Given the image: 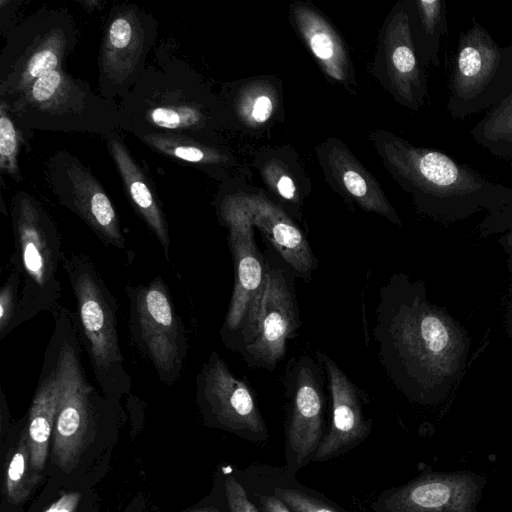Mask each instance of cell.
Listing matches in <instances>:
<instances>
[{
    "instance_id": "obj_1",
    "label": "cell",
    "mask_w": 512,
    "mask_h": 512,
    "mask_svg": "<svg viewBox=\"0 0 512 512\" xmlns=\"http://www.w3.org/2000/svg\"><path fill=\"white\" fill-rule=\"evenodd\" d=\"M372 334L389 380L413 401H441L464 373L466 331L428 300L423 282L404 273L393 274L380 288Z\"/></svg>"
},
{
    "instance_id": "obj_2",
    "label": "cell",
    "mask_w": 512,
    "mask_h": 512,
    "mask_svg": "<svg viewBox=\"0 0 512 512\" xmlns=\"http://www.w3.org/2000/svg\"><path fill=\"white\" fill-rule=\"evenodd\" d=\"M389 159L417 206L438 218L458 219L487 210L490 216L512 213V189L486 179L443 151L395 140Z\"/></svg>"
},
{
    "instance_id": "obj_3",
    "label": "cell",
    "mask_w": 512,
    "mask_h": 512,
    "mask_svg": "<svg viewBox=\"0 0 512 512\" xmlns=\"http://www.w3.org/2000/svg\"><path fill=\"white\" fill-rule=\"evenodd\" d=\"M118 104L129 132L181 134L208 141L215 126L211 97L197 73L184 61L168 56L147 64Z\"/></svg>"
},
{
    "instance_id": "obj_4",
    "label": "cell",
    "mask_w": 512,
    "mask_h": 512,
    "mask_svg": "<svg viewBox=\"0 0 512 512\" xmlns=\"http://www.w3.org/2000/svg\"><path fill=\"white\" fill-rule=\"evenodd\" d=\"M5 103L27 138L33 130L92 133L107 138L119 130L129 132L130 128L118 102L102 97L66 70L44 74Z\"/></svg>"
},
{
    "instance_id": "obj_5",
    "label": "cell",
    "mask_w": 512,
    "mask_h": 512,
    "mask_svg": "<svg viewBox=\"0 0 512 512\" xmlns=\"http://www.w3.org/2000/svg\"><path fill=\"white\" fill-rule=\"evenodd\" d=\"M14 254L11 262L21 276V290L10 333L40 312L60 306L59 266L64 258L61 235L46 209L26 191L11 202Z\"/></svg>"
},
{
    "instance_id": "obj_6",
    "label": "cell",
    "mask_w": 512,
    "mask_h": 512,
    "mask_svg": "<svg viewBox=\"0 0 512 512\" xmlns=\"http://www.w3.org/2000/svg\"><path fill=\"white\" fill-rule=\"evenodd\" d=\"M62 266L75 298L78 334L94 378L103 395L118 399L132 384L119 342L118 301L85 254L65 253Z\"/></svg>"
},
{
    "instance_id": "obj_7",
    "label": "cell",
    "mask_w": 512,
    "mask_h": 512,
    "mask_svg": "<svg viewBox=\"0 0 512 512\" xmlns=\"http://www.w3.org/2000/svg\"><path fill=\"white\" fill-rule=\"evenodd\" d=\"M77 32L73 16L60 8H43L17 24L1 50L0 100L17 97L46 73L65 70Z\"/></svg>"
},
{
    "instance_id": "obj_8",
    "label": "cell",
    "mask_w": 512,
    "mask_h": 512,
    "mask_svg": "<svg viewBox=\"0 0 512 512\" xmlns=\"http://www.w3.org/2000/svg\"><path fill=\"white\" fill-rule=\"evenodd\" d=\"M512 92V45L500 46L474 22L458 37L446 102L457 121L490 110Z\"/></svg>"
},
{
    "instance_id": "obj_9",
    "label": "cell",
    "mask_w": 512,
    "mask_h": 512,
    "mask_svg": "<svg viewBox=\"0 0 512 512\" xmlns=\"http://www.w3.org/2000/svg\"><path fill=\"white\" fill-rule=\"evenodd\" d=\"M127 326L132 344L153 367L160 382L175 384L188 352L185 326L161 276L148 284L126 285Z\"/></svg>"
},
{
    "instance_id": "obj_10",
    "label": "cell",
    "mask_w": 512,
    "mask_h": 512,
    "mask_svg": "<svg viewBox=\"0 0 512 512\" xmlns=\"http://www.w3.org/2000/svg\"><path fill=\"white\" fill-rule=\"evenodd\" d=\"M300 326L289 272L268 263L264 287L251 321L225 345L237 350L248 366L272 371Z\"/></svg>"
},
{
    "instance_id": "obj_11",
    "label": "cell",
    "mask_w": 512,
    "mask_h": 512,
    "mask_svg": "<svg viewBox=\"0 0 512 512\" xmlns=\"http://www.w3.org/2000/svg\"><path fill=\"white\" fill-rule=\"evenodd\" d=\"M158 24L144 9L116 4L108 14L98 57L99 94L111 101L124 98L146 69Z\"/></svg>"
},
{
    "instance_id": "obj_12",
    "label": "cell",
    "mask_w": 512,
    "mask_h": 512,
    "mask_svg": "<svg viewBox=\"0 0 512 512\" xmlns=\"http://www.w3.org/2000/svg\"><path fill=\"white\" fill-rule=\"evenodd\" d=\"M47 184L57 201L76 214L106 245L125 249L120 220L104 188L75 155L54 153L47 162Z\"/></svg>"
},
{
    "instance_id": "obj_13",
    "label": "cell",
    "mask_w": 512,
    "mask_h": 512,
    "mask_svg": "<svg viewBox=\"0 0 512 512\" xmlns=\"http://www.w3.org/2000/svg\"><path fill=\"white\" fill-rule=\"evenodd\" d=\"M223 217L229 227V249L234 264V285L221 328L227 343L252 319L261 296L268 261L256 247L248 216L234 207H226Z\"/></svg>"
},
{
    "instance_id": "obj_14",
    "label": "cell",
    "mask_w": 512,
    "mask_h": 512,
    "mask_svg": "<svg viewBox=\"0 0 512 512\" xmlns=\"http://www.w3.org/2000/svg\"><path fill=\"white\" fill-rule=\"evenodd\" d=\"M196 395L204 413L221 427L255 436L266 432L250 388L216 351L196 376Z\"/></svg>"
},
{
    "instance_id": "obj_15",
    "label": "cell",
    "mask_w": 512,
    "mask_h": 512,
    "mask_svg": "<svg viewBox=\"0 0 512 512\" xmlns=\"http://www.w3.org/2000/svg\"><path fill=\"white\" fill-rule=\"evenodd\" d=\"M323 368L316 358L290 359L283 378L290 400L288 448L299 466L318 448L324 412Z\"/></svg>"
},
{
    "instance_id": "obj_16",
    "label": "cell",
    "mask_w": 512,
    "mask_h": 512,
    "mask_svg": "<svg viewBox=\"0 0 512 512\" xmlns=\"http://www.w3.org/2000/svg\"><path fill=\"white\" fill-rule=\"evenodd\" d=\"M52 315L54 329L45 349L26 424L31 452L30 466L37 476H40L46 464L63 380V324L57 311Z\"/></svg>"
},
{
    "instance_id": "obj_17",
    "label": "cell",
    "mask_w": 512,
    "mask_h": 512,
    "mask_svg": "<svg viewBox=\"0 0 512 512\" xmlns=\"http://www.w3.org/2000/svg\"><path fill=\"white\" fill-rule=\"evenodd\" d=\"M325 372L332 398V425L319 444L313 460H325L361 440L368 432L364 417V392L356 386L325 351L315 355Z\"/></svg>"
},
{
    "instance_id": "obj_18",
    "label": "cell",
    "mask_w": 512,
    "mask_h": 512,
    "mask_svg": "<svg viewBox=\"0 0 512 512\" xmlns=\"http://www.w3.org/2000/svg\"><path fill=\"white\" fill-rule=\"evenodd\" d=\"M480 486L471 476L431 475L395 495L393 512H475Z\"/></svg>"
},
{
    "instance_id": "obj_19",
    "label": "cell",
    "mask_w": 512,
    "mask_h": 512,
    "mask_svg": "<svg viewBox=\"0 0 512 512\" xmlns=\"http://www.w3.org/2000/svg\"><path fill=\"white\" fill-rule=\"evenodd\" d=\"M106 146L131 206L154 234L169 259V226L151 179L132 157L118 133L106 138Z\"/></svg>"
},
{
    "instance_id": "obj_20",
    "label": "cell",
    "mask_w": 512,
    "mask_h": 512,
    "mask_svg": "<svg viewBox=\"0 0 512 512\" xmlns=\"http://www.w3.org/2000/svg\"><path fill=\"white\" fill-rule=\"evenodd\" d=\"M252 220L294 274L309 281L318 263L302 232L282 213L266 207L255 209Z\"/></svg>"
},
{
    "instance_id": "obj_21",
    "label": "cell",
    "mask_w": 512,
    "mask_h": 512,
    "mask_svg": "<svg viewBox=\"0 0 512 512\" xmlns=\"http://www.w3.org/2000/svg\"><path fill=\"white\" fill-rule=\"evenodd\" d=\"M406 11L398 14L390 53L391 67L401 99L410 107L423 104L427 92L424 71L418 62L410 20Z\"/></svg>"
},
{
    "instance_id": "obj_22",
    "label": "cell",
    "mask_w": 512,
    "mask_h": 512,
    "mask_svg": "<svg viewBox=\"0 0 512 512\" xmlns=\"http://www.w3.org/2000/svg\"><path fill=\"white\" fill-rule=\"evenodd\" d=\"M143 144L174 161L208 167L223 163L225 156L208 142L181 134L136 133Z\"/></svg>"
},
{
    "instance_id": "obj_23",
    "label": "cell",
    "mask_w": 512,
    "mask_h": 512,
    "mask_svg": "<svg viewBox=\"0 0 512 512\" xmlns=\"http://www.w3.org/2000/svg\"><path fill=\"white\" fill-rule=\"evenodd\" d=\"M470 135L490 154L512 161V92L486 112L471 129Z\"/></svg>"
},
{
    "instance_id": "obj_24",
    "label": "cell",
    "mask_w": 512,
    "mask_h": 512,
    "mask_svg": "<svg viewBox=\"0 0 512 512\" xmlns=\"http://www.w3.org/2000/svg\"><path fill=\"white\" fill-rule=\"evenodd\" d=\"M415 8L421 60L439 66L441 40L448 33L446 2L421 0Z\"/></svg>"
},
{
    "instance_id": "obj_25",
    "label": "cell",
    "mask_w": 512,
    "mask_h": 512,
    "mask_svg": "<svg viewBox=\"0 0 512 512\" xmlns=\"http://www.w3.org/2000/svg\"><path fill=\"white\" fill-rule=\"evenodd\" d=\"M30 456L29 437L25 426L5 469L4 491L7 500L12 504L24 502L40 478L31 470Z\"/></svg>"
},
{
    "instance_id": "obj_26",
    "label": "cell",
    "mask_w": 512,
    "mask_h": 512,
    "mask_svg": "<svg viewBox=\"0 0 512 512\" xmlns=\"http://www.w3.org/2000/svg\"><path fill=\"white\" fill-rule=\"evenodd\" d=\"M302 24L304 35L314 55L325 65L331 76L341 79L343 57L339 43L330 29L317 18L305 17Z\"/></svg>"
},
{
    "instance_id": "obj_27",
    "label": "cell",
    "mask_w": 512,
    "mask_h": 512,
    "mask_svg": "<svg viewBox=\"0 0 512 512\" xmlns=\"http://www.w3.org/2000/svg\"><path fill=\"white\" fill-rule=\"evenodd\" d=\"M28 138L17 127L5 102L0 101V172L22 181L18 164L19 149Z\"/></svg>"
},
{
    "instance_id": "obj_28",
    "label": "cell",
    "mask_w": 512,
    "mask_h": 512,
    "mask_svg": "<svg viewBox=\"0 0 512 512\" xmlns=\"http://www.w3.org/2000/svg\"><path fill=\"white\" fill-rule=\"evenodd\" d=\"M21 290V276L13 267L0 289V340L10 334Z\"/></svg>"
},
{
    "instance_id": "obj_29",
    "label": "cell",
    "mask_w": 512,
    "mask_h": 512,
    "mask_svg": "<svg viewBox=\"0 0 512 512\" xmlns=\"http://www.w3.org/2000/svg\"><path fill=\"white\" fill-rule=\"evenodd\" d=\"M275 494L295 512H339L327 503L297 489L276 488Z\"/></svg>"
},
{
    "instance_id": "obj_30",
    "label": "cell",
    "mask_w": 512,
    "mask_h": 512,
    "mask_svg": "<svg viewBox=\"0 0 512 512\" xmlns=\"http://www.w3.org/2000/svg\"><path fill=\"white\" fill-rule=\"evenodd\" d=\"M224 487L230 512H258L235 477L229 475L225 479Z\"/></svg>"
},
{
    "instance_id": "obj_31",
    "label": "cell",
    "mask_w": 512,
    "mask_h": 512,
    "mask_svg": "<svg viewBox=\"0 0 512 512\" xmlns=\"http://www.w3.org/2000/svg\"><path fill=\"white\" fill-rule=\"evenodd\" d=\"M20 1L1 0L0 1V32L3 38H6L11 30L14 29L12 20L18 10Z\"/></svg>"
},
{
    "instance_id": "obj_32",
    "label": "cell",
    "mask_w": 512,
    "mask_h": 512,
    "mask_svg": "<svg viewBox=\"0 0 512 512\" xmlns=\"http://www.w3.org/2000/svg\"><path fill=\"white\" fill-rule=\"evenodd\" d=\"M81 498L82 495L79 492L63 493L44 512H75Z\"/></svg>"
},
{
    "instance_id": "obj_33",
    "label": "cell",
    "mask_w": 512,
    "mask_h": 512,
    "mask_svg": "<svg viewBox=\"0 0 512 512\" xmlns=\"http://www.w3.org/2000/svg\"><path fill=\"white\" fill-rule=\"evenodd\" d=\"M272 102L267 96L258 97L253 105L252 116L257 122H264L271 116Z\"/></svg>"
},
{
    "instance_id": "obj_34",
    "label": "cell",
    "mask_w": 512,
    "mask_h": 512,
    "mask_svg": "<svg viewBox=\"0 0 512 512\" xmlns=\"http://www.w3.org/2000/svg\"><path fill=\"white\" fill-rule=\"evenodd\" d=\"M260 499L265 512H290L278 497L262 496Z\"/></svg>"
},
{
    "instance_id": "obj_35",
    "label": "cell",
    "mask_w": 512,
    "mask_h": 512,
    "mask_svg": "<svg viewBox=\"0 0 512 512\" xmlns=\"http://www.w3.org/2000/svg\"><path fill=\"white\" fill-rule=\"evenodd\" d=\"M279 194L285 199H293L295 195V186L288 176H282L277 182Z\"/></svg>"
},
{
    "instance_id": "obj_36",
    "label": "cell",
    "mask_w": 512,
    "mask_h": 512,
    "mask_svg": "<svg viewBox=\"0 0 512 512\" xmlns=\"http://www.w3.org/2000/svg\"><path fill=\"white\" fill-rule=\"evenodd\" d=\"M502 245L505 252L508 254V264L512 262V224L508 233L503 237Z\"/></svg>"
},
{
    "instance_id": "obj_37",
    "label": "cell",
    "mask_w": 512,
    "mask_h": 512,
    "mask_svg": "<svg viewBox=\"0 0 512 512\" xmlns=\"http://www.w3.org/2000/svg\"><path fill=\"white\" fill-rule=\"evenodd\" d=\"M80 4L83 6V8L88 12H93L97 9H100L103 5L102 1L99 0H86L81 1Z\"/></svg>"
},
{
    "instance_id": "obj_38",
    "label": "cell",
    "mask_w": 512,
    "mask_h": 512,
    "mask_svg": "<svg viewBox=\"0 0 512 512\" xmlns=\"http://www.w3.org/2000/svg\"><path fill=\"white\" fill-rule=\"evenodd\" d=\"M187 512H219V511L215 508H202V509H194V510L187 511Z\"/></svg>"
},
{
    "instance_id": "obj_39",
    "label": "cell",
    "mask_w": 512,
    "mask_h": 512,
    "mask_svg": "<svg viewBox=\"0 0 512 512\" xmlns=\"http://www.w3.org/2000/svg\"><path fill=\"white\" fill-rule=\"evenodd\" d=\"M509 270L512 272V262L508 264Z\"/></svg>"
},
{
    "instance_id": "obj_40",
    "label": "cell",
    "mask_w": 512,
    "mask_h": 512,
    "mask_svg": "<svg viewBox=\"0 0 512 512\" xmlns=\"http://www.w3.org/2000/svg\"><path fill=\"white\" fill-rule=\"evenodd\" d=\"M509 317H510V323L512 324V309H511Z\"/></svg>"
}]
</instances>
